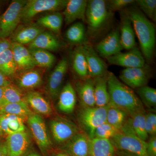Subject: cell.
Instances as JSON below:
<instances>
[{
    "label": "cell",
    "mask_w": 156,
    "mask_h": 156,
    "mask_svg": "<svg viewBox=\"0 0 156 156\" xmlns=\"http://www.w3.org/2000/svg\"><path fill=\"white\" fill-rule=\"evenodd\" d=\"M108 106L83 107L79 113V123L90 139L93 138L95 129L106 122Z\"/></svg>",
    "instance_id": "obj_8"
},
{
    "label": "cell",
    "mask_w": 156,
    "mask_h": 156,
    "mask_svg": "<svg viewBox=\"0 0 156 156\" xmlns=\"http://www.w3.org/2000/svg\"><path fill=\"white\" fill-rule=\"evenodd\" d=\"M24 99L30 108L32 109L35 113L41 116H49L53 114V109L50 103L40 92L29 91L24 95Z\"/></svg>",
    "instance_id": "obj_21"
},
{
    "label": "cell",
    "mask_w": 156,
    "mask_h": 156,
    "mask_svg": "<svg viewBox=\"0 0 156 156\" xmlns=\"http://www.w3.org/2000/svg\"><path fill=\"white\" fill-rule=\"evenodd\" d=\"M112 17L106 1H88L86 14L87 35L91 38H95L106 28Z\"/></svg>",
    "instance_id": "obj_3"
},
{
    "label": "cell",
    "mask_w": 156,
    "mask_h": 156,
    "mask_svg": "<svg viewBox=\"0 0 156 156\" xmlns=\"http://www.w3.org/2000/svg\"><path fill=\"white\" fill-rule=\"evenodd\" d=\"M109 140L116 151L137 156H147V141L136 136L128 123L125 124Z\"/></svg>",
    "instance_id": "obj_4"
},
{
    "label": "cell",
    "mask_w": 156,
    "mask_h": 156,
    "mask_svg": "<svg viewBox=\"0 0 156 156\" xmlns=\"http://www.w3.org/2000/svg\"><path fill=\"white\" fill-rule=\"evenodd\" d=\"M145 128L149 136H156V115L155 113H146Z\"/></svg>",
    "instance_id": "obj_41"
},
{
    "label": "cell",
    "mask_w": 156,
    "mask_h": 156,
    "mask_svg": "<svg viewBox=\"0 0 156 156\" xmlns=\"http://www.w3.org/2000/svg\"><path fill=\"white\" fill-rule=\"evenodd\" d=\"M4 134V132L2 131V129H1V127H0V137L3 136V134Z\"/></svg>",
    "instance_id": "obj_51"
},
{
    "label": "cell",
    "mask_w": 156,
    "mask_h": 156,
    "mask_svg": "<svg viewBox=\"0 0 156 156\" xmlns=\"http://www.w3.org/2000/svg\"><path fill=\"white\" fill-rule=\"evenodd\" d=\"M31 137L27 130L8 135L5 140L8 156L23 155L32 146Z\"/></svg>",
    "instance_id": "obj_15"
},
{
    "label": "cell",
    "mask_w": 156,
    "mask_h": 156,
    "mask_svg": "<svg viewBox=\"0 0 156 156\" xmlns=\"http://www.w3.org/2000/svg\"><path fill=\"white\" fill-rule=\"evenodd\" d=\"M24 95L16 86L11 83L5 87L0 99V108L9 104L24 101Z\"/></svg>",
    "instance_id": "obj_37"
},
{
    "label": "cell",
    "mask_w": 156,
    "mask_h": 156,
    "mask_svg": "<svg viewBox=\"0 0 156 156\" xmlns=\"http://www.w3.org/2000/svg\"><path fill=\"white\" fill-rule=\"evenodd\" d=\"M116 150L109 139L92 138L88 156H115Z\"/></svg>",
    "instance_id": "obj_29"
},
{
    "label": "cell",
    "mask_w": 156,
    "mask_h": 156,
    "mask_svg": "<svg viewBox=\"0 0 156 156\" xmlns=\"http://www.w3.org/2000/svg\"><path fill=\"white\" fill-rule=\"evenodd\" d=\"M121 152V151H120ZM121 156H137L136 155L133 154L128 153L124 152H121Z\"/></svg>",
    "instance_id": "obj_49"
},
{
    "label": "cell",
    "mask_w": 156,
    "mask_h": 156,
    "mask_svg": "<svg viewBox=\"0 0 156 156\" xmlns=\"http://www.w3.org/2000/svg\"><path fill=\"white\" fill-rule=\"evenodd\" d=\"M0 71L10 79H12L17 72V66L11 48L5 50L0 55Z\"/></svg>",
    "instance_id": "obj_36"
},
{
    "label": "cell",
    "mask_w": 156,
    "mask_h": 156,
    "mask_svg": "<svg viewBox=\"0 0 156 156\" xmlns=\"http://www.w3.org/2000/svg\"><path fill=\"white\" fill-rule=\"evenodd\" d=\"M44 31L45 28L37 23H25L17 27L9 39L12 43L29 45Z\"/></svg>",
    "instance_id": "obj_18"
},
{
    "label": "cell",
    "mask_w": 156,
    "mask_h": 156,
    "mask_svg": "<svg viewBox=\"0 0 156 156\" xmlns=\"http://www.w3.org/2000/svg\"><path fill=\"white\" fill-rule=\"evenodd\" d=\"M65 37L69 43L77 46L88 42L86 27L82 22H76L70 26L66 31Z\"/></svg>",
    "instance_id": "obj_30"
},
{
    "label": "cell",
    "mask_w": 156,
    "mask_h": 156,
    "mask_svg": "<svg viewBox=\"0 0 156 156\" xmlns=\"http://www.w3.org/2000/svg\"></svg>",
    "instance_id": "obj_54"
},
{
    "label": "cell",
    "mask_w": 156,
    "mask_h": 156,
    "mask_svg": "<svg viewBox=\"0 0 156 156\" xmlns=\"http://www.w3.org/2000/svg\"><path fill=\"white\" fill-rule=\"evenodd\" d=\"M21 156H42L36 151L32 146Z\"/></svg>",
    "instance_id": "obj_47"
},
{
    "label": "cell",
    "mask_w": 156,
    "mask_h": 156,
    "mask_svg": "<svg viewBox=\"0 0 156 156\" xmlns=\"http://www.w3.org/2000/svg\"><path fill=\"white\" fill-rule=\"evenodd\" d=\"M12 79L14 85L22 92L33 91L41 87L43 83L42 73L36 67L17 72Z\"/></svg>",
    "instance_id": "obj_13"
},
{
    "label": "cell",
    "mask_w": 156,
    "mask_h": 156,
    "mask_svg": "<svg viewBox=\"0 0 156 156\" xmlns=\"http://www.w3.org/2000/svg\"><path fill=\"white\" fill-rule=\"evenodd\" d=\"M0 33H1V28H0Z\"/></svg>",
    "instance_id": "obj_52"
},
{
    "label": "cell",
    "mask_w": 156,
    "mask_h": 156,
    "mask_svg": "<svg viewBox=\"0 0 156 156\" xmlns=\"http://www.w3.org/2000/svg\"><path fill=\"white\" fill-rule=\"evenodd\" d=\"M72 67L76 75L81 80L89 77L88 66L83 46H77L74 50L72 55Z\"/></svg>",
    "instance_id": "obj_26"
},
{
    "label": "cell",
    "mask_w": 156,
    "mask_h": 156,
    "mask_svg": "<svg viewBox=\"0 0 156 156\" xmlns=\"http://www.w3.org/2000/svg\"><path fill=\"white\" fill-rule=\"evenodd\" d=\"M107 85L110 97L108 105L124 111L129 116L145 111L144 105L133 89L110 72L108 73Z\"/></svg>",
    "instance_id": "obj_1"
},
{
    "label": "cell",
    "mask_w": 156,
    "mask_h": 156,
    "mask_svg": "<svg viewBox=\"0 0 156 156\" xmlns=\"http://www.w3.org/2000/svg\"><path fill=\"white\" fill-rule=\"evenodd\" d=\"M108 73V72L105 75L94 79L95 106L103 107L107 106L109 103L110 97L107 85Z\"/></svg>",
    "instance_id": "obj_28"
},
{
    "label": "cell",
    "mask_w": 156,
    "mask_h": 156,
    "mask_svg": "<svg viewBox=\"0 0 156 156\" xmlns=\"http://www.w3.org/2000/svg\"><path fill=\"white\" fill-rule=\"evenodd\" d=\"M0 10H1V9H0Z\"/></svg>",
    "instance_id": "obj_53"
},
{
    "label": "cell",
    "mask_w": 156,
    "mask_h": 156,
    "mask_svg": "<svg viewBox=\"0 0 156 156\" xmlns=\"http://www.w3.org/2000/svg\"><path fill=\"white\" fill-rule=\"evenodd\" d=\"M135 2L133 0H111L107 2L110 11H120Z\"/></svg>",
    "instance_id": "obj_42"
},
{
    "label": "cell",
    "mask_w": 156,
    "mask_h": 156,
    "mask_svg": "<svg viewBox=\"0 0 156 156\" xmlns=\"http://www.w3.org/2000/svg\"><path fill=\"white\" fill-rule=\"evenodd\" d=\"M29 50L36 67L49 69L53 66L56 62V57L50 51L37 48Z\"/></svg>",
    "instance_id": "obj_33"
},
{
    "label": "cell",
    "mask_w": 156,
    "mask_h": 156,
    "mask_svg": "<svg viewBox=\"0 0 156 156\" xmlns=\"http://www.w3.org/2000/svg\"><path fill=\"white\" fill-rule=\"evenodd\" d=\"M136 94L143 104L149 108L156 106V89L147 85L136 89Z\"/></svg>",
    "instance_id": "obj_38"
},
{
    "label": "cell",
    "mask_w": 156,
    "mask_h": 156,
    "mask_svg": "<svg viewBox=\"0 0 156 156\" xmlns=\"http://www.w3.org/2000/svg\"><path fill=\"white\" fill-rule=\"evenodd\" d=\"M61 42L51 32L44 31L28 45V49H43L48 51H57L61 48Z\"/></svg>",
    "instance_id": "obj_24"
},
{
    "label": "cell",
    "mask_w": 156,
    "mask_h": 156,
    "mask_svg": "<svg viewBox=\"0 0 156 156\" xmlns=\"http://www.w3.org/2000/svg\"><path fill=\"white\" fill-rule=\"evenodd\" d=\"M49 125L53 140L58 146L80 131L75 123L63 117L53 118L50 120Z\"/></svg>",
    "instance_id": "obj_9"
},
{
    "label": "cell",
    "mask_w": 156,
    "mask_h": 156,
    "mask_svg": "<svg viewBox=\"0 0 156 156\" xmlns=\"http://www.w3.org/2000/svg\"><path fill=\"white\" fill-rule=\"evenodd\" d=\"M68 59L66 57L62 58L50 73L47 84V90L53 101L58 98L62 87L63 81L69 67Z\"/></svg>",
    "instance_id": "obj_11"
},
{
    "label": "cell",
    "mask_w": 156,
    "mask_h": 156,
    "mask_svg": "<svg viewBox=\"0 0 156 156\" xmlns=\"http://www.w3.org/2000/svg\"><path fill=\"white\" fill-rule=\"evenodd\" d=\"M5 88V87H0V99H1L2 96Z\"/></svg>",
    "instance_id": "obj_50"
},
{
    "label": "cell",
    "mask_w": 156,
    "mask_h": 156,
    "mask_svg": "<svg viewBox=\"0 0 156 156\" xmlns=\"http://www.w3.org/2000/svg\"><path fill=\"white\" fill-rule=\"evenodd\" d=\"M151 76L150 67L147 65L143 67L130 68L120 73V81L131 89H136L147 85Z\"/></svg>",
    "instance_id": "obj_10"
},
{
    "label": "cell",
    "mask_w": 156,
    "mask_h": 156,
    "mask_svg": "<svg viewBox=\"0 0 156 156\" xmlns=\"http://www.w3.org/2000/svg\"><path fill=\"white\" fill-rule=\"evenodd\" d=\"M91 139L86 133L80 131L58 146V150L70 156H88Z\"/></svg>",
    "instance_id": "obj_12"
},
{
    "label": "cell",
    "mask_w": 156,
    "mask_h": 156,
    "mask_svg": "<svg viewBox=\"0 0 156 156\" xmlns=\"http://www.w3.org/2000/svg\"><path fill=\"white\" fill-rule=\"evenodd\" d=\"M27 123L34 140L43 156H50L53 143L50 139L44 121L41 116L33 113L27 118Z\"/></svg>",
    "instance_id": "obj_5"
},
{
    "label": "cell",
    "mask_w": 156,
    "mask_h": 156,
    "mask_svg": "<svg viewBox=\"0 0 156 156\" xmlns=\"http://www.w3.org/2000/svg\"><path fill=\"white\" fill-rule=\"evenodd\" d=\"M83 46L84 53L88 66L89 77L95 79L106 75L107 66L92 45L87 42Z\"/></svg>",
    "instance_id": "obj_16"
},
{
    "label": "cell",
    "mask_w": 156,
    "mask_h": 156,
    "mask_svg": "<svg viewBox=\"0 0 156 156\" xmlns=\"http://www.w3.org/2000/svg\"><path fill=\"white\" fill-rule=\"evenodd\" d=\"M88 2L87 0H67L62 14L66 25H69L77 20L86 21Z\"/></svg>",
    "instance_id": "obj_19"
},
{
    "label": "cell",
    "mask_w": 156,
    "mask_h": 156,
    "mask_svg": "<svg viewBox=\"0 0 156 156\" xmlns=\"http://www.w3.org/2000/svg\"><path fill=\"white\" fill-rule=\"evenodd\" d=\"M94 79L88 78L76 84V91L83 107L95 106Z\"/></svg>",
    "instance_id": "obj_25"
},
{
    "label": "cell",
    "mask_w": 156,
    "mask_h": 156,
    "mask_svg": "<svg viewBox=\"0 0 156 156\" xmlns=\"http://www.w3.org/2000/svg\"><path fill=\"white\" fill-rule=\"evenodd\" d=\"M128 116L126 112L108 105L106 122L119 131L125 125Z\"/></svg>",
    "instance_id": "obj_35"
},
{
    "label": "cell",
    "mask_w": 156,
    "mask_h": 156,
    "mask_svg": "<svg viewBox=\"0 0 156 156\" xmlns=\"http://www.w3.org/2000/svg\"><path fill=\"white\" fill-rule=\"evenodd\" d=\"M34 113L25 100L9 104L0 108V115L10 114L27 119L29 116Z\"/></svg>",
    "instance_id": "obj_34"
},
{
    "label": "cell",
    "mask_w": 156,
    "mask_h": 156,
    "mask_svg": "<svg viewBox=\"0 0 156 156\" xmlns=\"http://www.w3.org/2000/svg\"><path fill=\"white\" fill-rule=\"evenodd\" d=\"M63 20L62 14L59 12H55L40 17L36 23L44 28L48 29L53 32L59 34Z\"/></svg>",
    "instance_id": "obj_32"
},
{
    "label": "cell",
    "mask_w": 156,
    "mask_h": 156,
    "mask_svg": "<svg viewBox=\"0 0 156 156\" xmlns=\"http://www.w3.org/2000/svg\"><path fill=\"white\" fill-rule=\"evenodd\" d=\"M145 111L139 112L128 117V121L134 134L144 141L149 138L145 128Z\"/></svg>",
    "instance_id": "obj_31"
},
{
    "label": "cell",
    "mask_w": 156,
    "mask_h": 156,
    "mask_svg": "<svg viewBox=\"0 0 156 156\" xmlns=\"http://www.w3.org/2000/svg\"><path fill=\"white\" fill-rule=\"evenodd\" d=\"M119 131V130L105 122L95 129L93 138L109 140Z\"/></svg>",
    "instance_id": "obj_40"
},
{
    "label": "cell",
    "mask_w": 156,
    "mask_h": 156,
    "mask_svg": "<svg viewBox=\"0 0 156 156\" xmlns=\"http://www.w3.org/2000/svg\"><path fill=\"white\" fill-rule=\"evenodd\" d=\"M27 1L14 0L4 14L0 16V38L9 39L21 21V14Z\"/></svg>",
    "instance_id": "obj_6"
},
{
    "label": "cell",
    "mask_w": 156,
    "mask_h": 156,
    "mask_svg": "<svg viewBox=\"0 0 156 156\" xmlns=\"http://www.w3.org/2000/svg\"><path fill=\"white\" fill-rule=\"evenodd\" d=\"M50 156H70L64 152L58 150L52 151L50 153Z\"/></svg>",
    "instance_id": "obj_48"
},
{
    "label": "cell",
    "mask_w": 156,
    "mask_h": 156,
    "mask_svg": "<svg viewBox=\"0 0 156 156\" xmlns=\"http://www.w3.org/2000/svg\"><path fill=\"white\" fill-rule=\"evenodd\" d=\"M143 14L154 22L156 20V0H137L135 1Z\"/></svg>",
    "instance_id": "obj_39"
},
{
    "label": "cell",
    "mask_w": 156,
    "mask_h": 156,
    "mask_svg": "<svg viewBox=\"0 0 156 156\" xmlns=\"http://www.w3.org/2000/svg\"><path fill=\"white\" fill-rule=\"evenodd\" d=\"M8 155V150L5 140H0V156Z\"/></svg>",
    "instance_id": "obj_46"
},
{
    "label": "cell",
    "mask_w": 156,
    "mask_h": 156,
    "mask_svg": "<svg viewBox=\"0 0 156 156\" xmlns=\"http://www.w3.org/2000/svg\"><path fill=\"white\" fill-rule=\"evenodd\" d=\"M121 16L119 32L121 44L123 49L129 50L136 47L135 32L126 12H122Z\"/></svg>",
    "instance_id": "obj_23"
},
{
    "label": "cell",
    "mask_w": 156,
    "mask_h": 156,
    "mask_svg": "<svg viewBox=\"0 0 156 156\" xmlns=\"http://www.w3.org/2000/svg\"><path fill=\"white\" fill-rule=\"evenodd\" d=\"M24 119L14 115H0V127L4 134L9 135L27 130Z\"/></svg>",
    "instance_id": "obj_27"
},
{
    "label": "cell",
    "mask_w": 156,
    "mask_h": 156,
    "mask_svg": "<svg viewBox=\"0 0 156 156\" xmlns=\"http://www.w3.org/2000/svg\"><path fill=\"white\" fill-rule=\"evenodd\" d=\"M10 48L17 66V72L36 67L29 50L24 45L11 43Z\"/></svg>",
    "instance_id": "obj_20"
},
{
    "label": "cell",
    "mask_w": 156,
    "mask_h": 156,
    "mask_svg": "<svg viewBox=\"0 0 156 156\" xmlns=\"http://www.w3.org/2000/svg\"><path fill=\"white\" fill-rule=\"evenodd\" d=\"M95 49L98 55L105 58L121 52L123 48L121 44L119 29L112 31L103 40L98 42Z\"/></svg>",
    "instance_id": "obj_17"
},
{
    "label": "cell",
    "mask_w": 156,
    "mask_h": 156,
    "mask_svg": "<svg viewBox=\"0 0 156 156\" xmlns=\"http://www.w3.org/2000/svg\"><path fill=\"white\" fill-rule=\"evenodd\" d=\"M67 0H29L23 9L20 23H29L36 15L44 11L64 10Z\"/></svg>",
    "instance_id": "obj_7"
},
{
    "label": "cell",
    "mask_w": 156,
    "mask_h": 156,
    "mask_svg": "<svg viewBox=\"0 0 156 156\" xmlns=\"http://www.w3.org/2000/svg\"><path fill=\"white\" fill-rule=\"evenodd\" d=\"M11 42L9 39H3L0 38V55L3 52L11 48Z\"/></svg>",
    "instance_id": "obj_44"
},
{
    "label": "cell",
    "mask_w": 156,
    "mask_h": 156,
    "mask_svg": "<svg viewBox=\"0 0 156 156\" xmlns=\"http://www.w3.org/2000/svg\"><path fill=\"white\" fill-rule=\"evenodd\" d=\"M126 13L131 20L134 32L139 41L143 56L148 61H151L155 48L154 26L139 9L131 8Z\"/></svg>",
    "instance_id": "obj_2"
},
{
    "label": "cell",
    "mask_w": 156,
    "mask_h": 156,
    "mask_svg": "<svg viewBox=\"0 0 156 156\" xmlns=\"http://www.w3.org/2000/svg\"><path fill=\"white\" fill-rule=\"evenodd\" d=\"M106 58L110 64L126 68L143 67L145 65L144 57L136 47L126 53L120 52Z\"/></svg>",
    "instance_id": "obj_14"
},
{
    "label": "cell",
    "mask_w": 156,
    "mask_h": 156,
    "mask_svg": "<svg viewBox=\"0 0 156 156\" xmlns=\"http://www.w3.org/2000/svg\"><path fill=\"white\" fill-rule=\"evenodd\" d=\"M11 83V79L0 71V87H6Z\"/></svg>",
    "instance_id": "obj_45"
},
{
    "label": "cell",
    "mask_w": 156,
    "mask_h": 156,
    "mask_svg": "<svg viewBox=\"0 0 156 156\" xmlns=\"http://www.w3.org/2000/svg\"><path fill=\"white\" fill-rule=\"evenodd\" d=\"M147 156H156V136H150L147 141Z\"/></svg>",
    "instance_id": "obj_43"
},
{
    "label": "cell",
    "mask_w": 156,
    "mask_h": 156,
    "mask_svg": "<svg viewBox=\"0 0 156 156\" xmlns=\"http://www.w3.org/2000/svg\"><path fill=\"white\" fill-rule=\"evenodd\" d=\"M57 99V106L60 111L66 114L73 112L76 103V95L70 82H67L62 87Z\"/></svg>",
    "instance_id": "obj_22"
}]
</instances>
